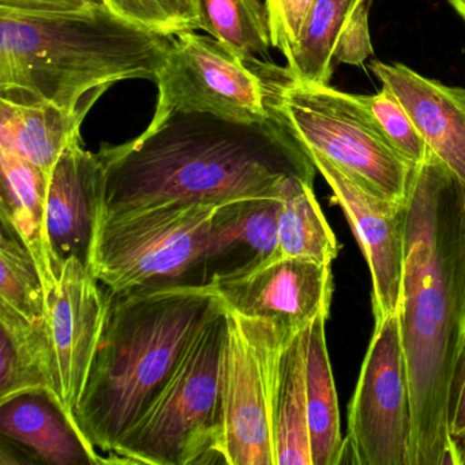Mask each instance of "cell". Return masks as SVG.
I'll return each instance as SVG.
<instances>
[{
  "instance_id": "1",
  "label": "cell",
  "mask_w": 465,
  "mask_h": 465,
  "mask_svg": "<svg viewBox=\"0 0 465 465\" xmlns=\"http://www.w3.org/2000/svg\"><path fill=\"white\" fill-rule=\"evenodd\" d=\"M397 315L412 397V465L462 464L446 404L465 331V184L432 153L413 168L404 201Z\"/></svg>"
},
{
  "instance_id": "2",
  "label": "cell",
  "mask_w": 465,
  "mask_h": 465,
  "mask_svg": "<svg viewBox=\"0 0 465 465\" xmlns=\"http://www.w3.org/2000/svg\"><path fill=\"white\" fill-rule=\"evenodd\" d=\"M102 211L168 201L222 205L282 198L288 179L314 184L315 168L276 115L233 121L206 113L154 114L134 140L100 149Z\"/></svg>"
},
{
  "instance_id": "3",
  "label": "cell",
  "mask_w": 465,
  "mask_h": 465,
  "mask_svg": "<svg viewBox=\"0 0 465 465\" xmlns=\"http://www.w3.org/2000/svg\"><path fill=\"white\" fill-rule=\"evenodd\" d=\"M173 42L103 2L69 15L0 10V100L89 111L114 84L156 83Z\"/></svg>"
},
{
  "instance_id": "4",
  "label": "cell",
  "mask_w": 465,
  "mask_h": 465,
  "mask_svg": "<svg viewBox=\"0 0 465 465\" xmlns=\"http://www.w3.org/2000/svg\"><path fill=\"white\" fill-rule=\"evenodd\" d=\"M223 304L211 285L108 292L99 347L72 415L94 453L110 454L115 464L116 446L173 374L190 340Z\"/></svg>"
},
{
  "instance_id": "5",
  "label": "cell",
  "mask_w": 465,
  "mask_h": 465,
  "mask_svg": "<svg viewBox=\"0 0 465 465\" xmlns=\"http://www.w3.org/2000/svg\"><path fill=\"white\" fill-rule=\"evenodd\" d=\"M225 329L223 304L198 329L173 374L116 446L115 464H224L220 369Z\"/></svg>"
},
{
  "instance_id": "6",
  "label": "cell",
  "mask_w": 465,
  "mask_h": 465,
  "mask_svg": "<svg viewBox=\"0 0 465 465\" xmlns=\"http://www.w3.org/2000/svg\"><path fill=\"white\" fill-rule=\"evenodd\" d=\"M271 108L307 156L322 157L374 194L404 203L415 165L391 145L359 94L295 80L285 67L274 78Z\"/></svg>"
},
{
  "instance_id": "7",
  "label": "cell",
  "mask_w": 465,
  "mask_h": 465,
  "mask_svg": "<svg viewBox=\"0 0 465 465\" xmlns=\"http://www.w3.org/2000/svg\"><path fill=\"white\" fill-rule=\"evenodd\" d=\"M216 206L168 201L100 212L89 269L113 293L170 285H208L203 257Z\"/></svg>"
},
{
  "instance_id": "8",
  "label": "cell",
  "mask_w": 465,
  "mask_h": 465,
  "mask_svg": "<svg viewBox=\"0 0 465 465\" xmlns=\"http://www.w3.org/2000/svg\"><path fill=\"white\" fill-rule=\"evenodd\" d=\"M220 453L228 465H277L276 413L285 344L293 334L225 306Z\"/></svg>"
},
{
  "instance_id": "9",
  "label": "cell",
  "mask_w": 465,
  "mask_h": 465,
  "mask_svg": "<svg viewBox=\"0 0 465 465\" xmlns=\"http://www.w3.org/2000/svg\"><path fill=\"white\" fill-rule=\"evenodd\" d=\"M272 62L249 64L212 36L194 31L173 37L156 84V114L206 113L233 121L261 122L273 116Z\"/></svg>"
},
{
  "instance_id": "10",
  "label": "cell",
  "mask_w": 465,
  "mask_h": 465,
  "mask_svg": "<svg viewBox=\"0 0 465 465\" xmlns=\"http://www.w3.org/2000/svg\"><path fill=\"white\" fill-rule=\"evenodd\" d=\"M347 442L355 464L412 465V397L397 312L375 322L348 408Z\"/></svg>"
},
{
  "instance_id": "11",
  "label": "cell",
  "mask_w": 465,
  "mask_h": 465,
  "mask_svg": "<svg viewBox=\"0 0 465 465\" xmlns=\"http://www.w3.org/2000/svg\"><path fill=\"white\" fill-rule=\"evenodd\" d=\"M108 292L78 258L62 266L47 298L50 389L48 397L72 421L99 347L107 314Z\"/></svg>"
},
{
  "instance_id": "12",
  "label": "cell",
  "mask_w": 465,
  "mask_h": 465,
  "mask_svg": "<svg viewBox=\"0 0 465 465\" xmlns=\"http://www.w3.org/2000/svg\"><path fill=\"white\" fill-rule=\"evenodd\" d=\"M310 159L333 192L369 263L372 312L378 322L399 310L404 272V203L374 194L322 157Z\"/></svg>"
},
{
  "instance_id": "13",
  "label": "cell",
  "mask_w": 465,
  "mask_h": 465,
  "mask_svg": "<svg viewBox=\"0 0 465 465\" xmlns=\"http://www.w3.org/2000/svg\"><path fill=\"white\" fill-rule=\"evenodd\" d=\"M213 288L228 309L272 321L296 334L320 315L329 317L334 285L329 263L282 257Z\"/></svg>"
},
{
  "instance_id": "14",
  "label": "cell",
  "mask_w": 465,
  "mask_h": 465,
  "mask_svg": "<svg viewBox=\"0 0 465 465\" xmlns=\"http://www.w3.org/2000/svg\"><path fill=\"white\" fill-rule=\"evenodd\" d=\"M102 201V162L75 141L51 173L45 206V233L59 276L70 258L89 266Z\"/></svg>"
},
{
  "instance_id": "15",
  "label": "cell",
  "mask_w": 465,
  "mask_h": 465,
  "mask_svg": "<svg viewBox=\"0 0 465 465\" xmlns=\"http://www.w3.org/2000/svg\"><path fill=\"white\" fill-rule=\"evenodd\" d=\"M280 209L282 198H249L214 208L203 257L206 284L213 287L282 258Z\"/></svg>"
},
{
  "instance_id": "16",
  "label": "cell",
  "mask_w": 465,
  "mask_h": 465,
  "mask_svg": "<svg viewBox=\"0 0 465 465\" xmlns=\"http://www.w3.org/2000/svg\"><path fill=\"white\" fill-rule=\"evenodd\" d=\"M370 69L401 103L431 153L465 184V89L402 64L374 61Z\"/></svg>"
},
{
  "instance_id": "17",
  "label": "cell",
  "mask_w": 465,
  "mask_h": 465,
  "mask_svg": "<svg viewBox=\"0 0 465 465\" xmlns=\"http://www.w3.org/2000/svg\"><path fill=\"white\" fill-rule=\"evenodd\" d=\"M0 432L50 465L107 464L47 394H24L0 404Z\"/></svg>"
},
{
  "instance_id": "18",
  "label": "cell",
  "mask_w": 465,
  "mask_h": 465,
  "mask_svg": "<svg viewBox=\"0 0 465 465\" xmlns=\"http://www.w3.org/2000/svg\"><path fill=\"white\" fill-rule=\"evenodd\" d=\"M0 168V217L12 224L34 255L48 298L59 279L45 233V206L50 176L15 152L2 148Z\"/></svg>"
},
{
  "instance_id": "19",
  "label": "cell",
  "mask_w": 465,
  "mask_h": 465,
  "mask_svg": "<svg viewBox=\"0 0 465 465\" xmlns=\"http://www.w3.org/2000/svg\"><path fill=\"white\" fill-rule=\"evenodd\" d=\"M89 111L51 103L17 104L0 100V148L15 152L51 178L56 163L75 141Z\"/></svg>"
},
{
  "instance_id": "20",
  "label": "cell",
  "mask_w": 465,
  "mask_h": 465,
  "mask_svg": "<svg viewBox=\"0 0 465 465\" xmlns=\"http://www.w3.org/2000/svg\"><path fill=\"white\" fill-rule=\"evenodd\" d=\"M328 317L320 315L310 325L307 337V420L312 465H339L345 446L340 426L339 399L326 344Z\"/></svg>"
},
{
  "instance_id": "21",
  "label": "cell",
  "mask_w": 465,
  "mask_h": 465,
  "mask_svg": "<svg viewBox=\"0 0 465 465\" xmlns=\"http://www.w3.org/2000/svg\"><path fill=\"white\" fill-rule=\"evenodd\" d=\"M50 350L45 321L0 306V404L24 394H47Z\"/></svg>"
},
{
  "instance_id": "22",
  "label": "cell",
  "mask_w": 465,
  "mask_h": 465,
  "mask_svg": "<svg viewBox=\"0 0 465 465\" xmlns=\"http://www.w3.org/2000/svg\"><path fill=\"white\" fill-rule=\"evenodd\" d=\"M307 326L285 344L276 413L277 465H312L307 420Z\"/></svg>"
},
{
  "instance_id": "23",
  "label": "cell",
  "mask_w": 465,
  "mask_h": 465,
  "mask_svg": "<svg viewBox=\"0 0 465 465\" xmlns=\"http://www.w3.org/2000/svg\"><path fill=\"white\" fill-rule=\"evenodd\" d=\"M280 255L303 258L331 265L339 254V242L315 198L312 184L288 179L279 214Z\"/></svg>"
},
{
  "instance_id": "24",
  "label": "cell",
  "mask_w": 465,
  "mask_h": 465,
  "mask_svg": "<svg viewBox=\"0 0 465 465\" xmlns=\"http://www.w3.org/2000/svg\"><path fill=\"white\" fill-rule=\"evenodd\" d=\"M366 0H315L301 39L287 58L295 80L329 85L340 37Z\"/></svg>"
},
{
  "instance_id": "25",
  "label": "cell",
  "mask_w": 465,
  "mask_h": 465,
  "mask_svg": "<svg viewBox=\"0 0 465 465\" xmlns=\"http://www.w3.org/2000/svg\"><path fill=\"white\" fill-rule=\"evenodd\" d=\"M198 29L249 64L269 61L271 28L260 0H195Z\"/></svg>"
},
{
  "instance_id": "26",
  "label": "cell",
  "mask_w": 465,
  "mask_h": 465,
  "mask_svg": "<svg viewBox=\"0 0 465 465\" xmlns=\"http://www.w3.org/2000/svg\"><path fill=\"white\" fill-rule=\"evenodd\" d=\"M0 231V306L29 321H45L47 293L39 266L15 228L2 219Z\"/></svg>"
},
{
  "instance_id": "27",
  "label": "cell",
  "mask_w": 465,
  "mask_h": 465,
  "mask_svg": "<svg viewBox=\"0 0 465 465\" xmlns=\"http://www.w3.org/2000/svg\"><path fill=\"white\" fill-rule=\"evenodd\" d=\"M103 4L135 25L170 36L198 29L195 0H103Z\"/></svg>"
},
{
  "instance_id": "28",
  "label": "cell",
  "mask_w": 465,
  "mask_h": 465,
  "mask_svg": "<svg viewBox=\"0 0 465 465\" xmlns=\"http://www.w3.org/2000/svg\"><path fill=\"white\" fill-rule=\"evenodd\" d=\"M359 97L369 108L372 116L377 119L391 145L411 164L416 167L430 156L431 151L424 143L412 119L410 118L399 99L386 86H382L378 94H370V96L359 94Z\"/></svg>"
},
{
  "instance_id": "29",
  "label": "cell",
  "mask_w": 465,
  "mask_h": 465,
  "mask_svg": "<svg viewBox=\"0 0 465 465\" xmlns=\"http://www.w3.org/2000/svg\"><path fill=\"white\" fill-rule=\"evenodd\" d=\"M315 0H266L272 47L285 58L292 54L301 39L304 24Z\"/></svg>"
},
{
  "instance_id": "30",
  "label": "cell",
  "mask_w": 465,
  "mask_h": 465,
  "mask_svg": "<svg viewBox=\"0 0 465 465\" xmlns=\"http://www.w3.org/2000/svg\"><path fill=\"white\" fill-rule=\"evenodd\" d=\"M372 0H366L344 34L340 37L334 50V62L336 64L363 66L364 62L372 56L371 36H370V9Z\"/></svg>"
},
{
  "instance_id": "31",
  "label": "cell",
  "mask_w": 465,
  "mask_h": 465,
  "mask_svg": "<svg viewBox=\"0 0 465 465\" xmlns=\"http://www.w3.org/2000/svg\"><path fill=\"white\" fill-rule=\"evenodd\" d=\"M446 419L451 437L465 449V331L449 381Z\"/></svg>"
},
{
  "instance_id": "32",
  "label": "cell",
  "mask_w": 465,
  "mask_h": 465,
  "mask_svg": "<svg viewBox=\"0 0 465 465\" xmlns=\"http://www.w3.org/2000/svg\"><path fill=\"white\" fill-rule=\"evenodd\" d=\"M103 0H0V10L21 15H69L83 12Z\"/></svg>"
},
{
  "instance_id": "33",
  "label": "cell",
  "mask_w": 465,
  "mask_h": 465,
  "mask_svg": "<svg viewBox=\"0 0 465 465\" xmlns=\"http://www.w3.org/2000/svg\"><path fill=\"white\" fill-rule=\"evenodd\" d=\"M449 5L453 7L454 12L464 20L465 23V0H448Z\"/></svg>"
}]
</instances>
